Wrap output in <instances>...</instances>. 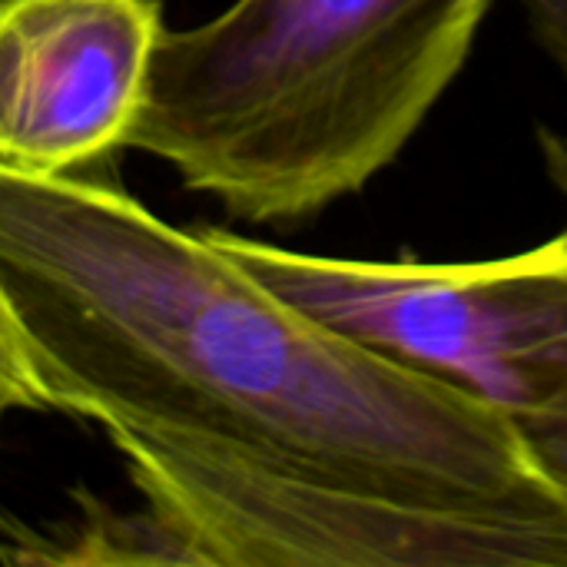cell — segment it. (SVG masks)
<instances>
[{"instance_id": "6da1fadb", "label": "cell", "mask_w": 567, "mask_h": 567, "mask_svg": "<svg viewBox=\"0 0 567 567\" xmlns=\"http://www.w3.org/2000/svg\"><path fill=\"white\" fill-rule=\"evenodd\" d=\"M0 299L43 412L233 442L429 505L567 522L505 415L322 326L116 186L0 163Z\"/></svg>"}, {"instance_id": "7a4b0ae2", "label": "cell", "mask_w": 567, "mask_h": 567, "mask_svg": "<svg viewBox=\"0 0 567 567\" xmlns=\"http://www.w3.org/2000/svg\"><path fill=\"white\" fill-rule=\"evenodd\" d=\"M492 0H236L163 30L126 146L233 219L296 226L365 189L462 73Z\"/></svg>"}, {"instance_id": "3957f363", "label": "cell", "mask_w": 567, "mask_h": 567, "mask_svg": "<svg viewBox=\"0 0 567 567\" xmlns=\"http://www.w3.org/2000/svg\"><path fill=\"white\" fill-rule=\"evenodd\" d=\"M189 565L567 567V522L429 505L233 442L106 425Z\"/></svg>"}, {"instance_id": "277c9868", "label": "cell", "mask_w": 567, "mask_h": 567, "mask_svg": "<svg viewBox=\"0 0 567 567\" xmlns=\"http://www.w3.org/2000/svg\"><path fill=\"white\" fill-rule=\"evenodd\" d=\"M322 326L505 415L532 449L567 439V229L492 262H369L199 229Z\"/></svg>"}, {"instance_id": "5b68a950", "label": "cell", "mask_w": 567, "mask_h": 567, "mask_svg": "<svg viewBox=\"0 0 567 567\" xmlns=\"http://www.w3.org/2000/svg\"><path fill=\"white\" fill-rule=\"evenodd\" d=\"M163 30L156 0H0V163L70 176L123 150Z\"/></svg>"}, {"instance_id": "8992f818", "label": "cell", "mask_w": 567, "mask_h": 567, "mask_svg": "<svg viewBox=\"0 0 567 567\" xmlns=\"http://www.w3.org/2000/svg\"><path fill=\"white\" fill-rule=\"evenodd\" d=\"M542 156H545V169L551 176V183L561 189V196L567 199V126L565 130H542ZM542 472L551 478V485L567 498V439L561 442H548L532 449Z\"/></svg>"}, {"instance_id": "52a82bcc", "label": "cell", "mask_w": 567, "mask_h": 567, "mask_svg": "<svg viewBox=\"0 0 567 567\" xmlns=\"http://www.w3.org/2000/svg\"><path fill=\"white\" fill-rule=\"evenodd\" d=\"M0 385L20 402V409H33L43 412V402L37 395L33 375H30V362H27V349L17 336V326L0 299Z\"/></svg>"}, {"instance_id": "ba28073f", "label": "cell", "mask_w": 567, "mask_h": 567, "mask_svg": "<svg viewBox=\"0 0 567 567\" xmlns=\"http://www.w3.org/2000/svg\"><path fill=\"white\" fill-rule=\"evenodd\" d=\"M535 43L555 63L567 86V0H518Z\"/></svg>"}, {"instance_id": "9c48e42d", "label": "cell", "mask_w": 567, "mask_h": 567, "mask_svg": "<svg viewBox=\"0 0 567 567\" xmlns=\"http://www.w3.org/2000/svg\"><path fill=\"white\" fill-rule=\"evenodd\" d=\"M10 412H20V402H17V399L0 385V429H3V419H7Z\"/></svg>"}]
</instances>
